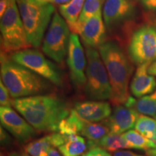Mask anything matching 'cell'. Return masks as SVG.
<instances>
[{"label":"cell","instance_id":"cell-20","mask_svg":"<svg viewBox=\"0 0 156 156\" xmlns=\"http://www.w3.org/2000/svg\"><path fill=\"white\" fill-rule=\"evenodd\" d=\"M85 0H71L65 5H60L58 11L62 17L73 30L77 24Z\"/></svg>","mask_w":156,"mask_h":156},{"label":"cell","instance_id":"cell-14","mask_svg":"<svg viewBox=\"0 0 156 156\" xmlns=\"http://www.w3.org/2000/svg\"><path fill=\"white\" fill-rule=\"evenodd\" d=\"M139 116L140 113L134 108L119 105L115 107L111 116L103 122L108 126L110 132L122 134L135 126Z\"/></svg>","mask_w":156,"mask_h":156},{"label":"cell","instance_id":"cell-16","mask_svg":"<svg viewBox=\"0 0 156 156\" xmlns=\"http://www.w3.org/2000/svg\"><path fill=\"white\" fill-rule=\"evenodd\" d=\"M151 64H140L136 70L130 84V90L134 97L142 98L155 90V77L148 73V68Z\"/></svg>","mask_w":156,"mask_h":156},{"label":"cell","instance_id":"cell-18","mask_svg":"<svg viewBox=\"0 0 156 156\" xmlns=\"http://www.w3.org/2000/svg\"><path fill=\"white\" fill-rule=\"evenodd\" d=\"M87 145L89 150L95 147H100L110 152H116L119 150L129 148L122 134H114L112 132L105 135L98 141L95 142L89 140L87 142Z\"/></svg>","mask_w":156,"mask_h":156},{"label":"cell","instance_id":"cell-22","mask_svg":"<svg viewBox=\"0 0 156 156\" xmlns=\"http://www.w3.org/2000/svg\"><path fill=\"white\" fill-rule=\"evenodd\" d=\"M108 133H110V129L103 122L102 123L91 122L83 119L80 134L87 140L98 141Z\"/></svg>","mask_w":156,"mask_h":156},{"label":"cell","instance_id":"cell-25","mask_svg":"<svg viewBox=\"0 0 156 156\" xmlns=\"http://www.w3.org/2000/svg\"><path fill=\"white\" fill-rule=\"evenodd\" d=\"M129 148L146 151L150 147V140L136 130H129L122 134Z\"/></svg>","mask_w":156,"mask_h":156},{"label":"cell","instance_id":"cell-24","mask_svg":"<svg viewBox=\"0 0 156 156\" xmlns=\"http://www.w3.org/2000/svg\"><path fill=\"white\" fill-rule=\"evenodd\" d=\"M105 2L106 0H85L77 24L72 30L73 33L77 27L83 24L87 20L95 15L103 13V8Z\"/></svg>","mask_w":156,"mask_h":156},{"label":"cell","instance_id":"cell-6","mask_svg":"<svg viewBox=\"0 0 156 156\" xmlns=\"http://www.w3.org/2000/svg\"><path fill=\"white\" fill-rule=\"evenodd\" d=\"M2 48L5 53H15L31 45L28 41L16 0H10L7 10L0 21Z\"/></svg>","mask_w":156,"mask_h":156},{"label":"cell","instance_id":"cell-17","mask_svg":"<svg viewBox=\"0 0 156 156\" xmlns=\"http://www.w3.org/2000/svg\"><path fill=\"white\" fill-rule=\"evenodd\" d=\"M124 106L134 108L142 115L155 116L156 114V89L151 94L140 98L138 100L129 96Z\"/></svg>","mask_w":156,"mask_h":156},{"label":"cell","instance_id":"cell-5","mask_svg":"<svg viewBox=\"0 0 156 156\" xmlns=\"http://www.w3.org/2000/svg\"><path fill=\"white\" fill-rule=\"evenodd\" d=\"M87 57L85 92L93 101L110 100L112 89L106 67L96 48L85 46Z\"/></svg>","mask_w":156,"mask_h":156},{"label":"cell","instance_id":"cell-30","mask_svg":"<svg viewBox=\"0 0 156 156\" xmlns=\"http://www.w3.org/2000/svg\"><path fill=\"white\" fill-rule=\"evenodd\" d=\"M141 3L147 10L156 11V0H141Z\"/></svg>","mask_w":156,"mask_h":156},{"label":"cell","instance_id":"cell-12","mask_svg":"<svg viewBox=\"0 0 156 156\" xmlns=\"http://www.w3.org/2000/svg\"><path fill=\"white\" fill-rule=\"evenodd\" d=\"M73 33L80 36L85 46L99 48L105 43L106 38V25L103 20V13L87 20L77 27Z\"/></svg>","mask_w":156,"mask_h":156},{"label":"cell","instance_id":"cell-2","mask_svg":"<svg viewBox=\"0 0 156 156\" xmlns=\"http://www.w3.org/2000/svg\"><path fill=\"white\" fill-rule=\"evenodd\" d=\"M112 89L111 102L115 106L125 104L128 100L129 84L132 66L119 45L113 41L103 43L98 48Z\"/></svg>","mask_w":156,"mask_h":156},{"label":"cell","instance_id":"cell-4","mask_svg":"<svg viewBox=\"0 0 156 156\" xmlns=\"http://www.w3.org/2000/svg\"><path fill=\"white\" fill-rule=\"evenodd\" d=\"M28 41L39 47L55 13L53 4L46 0H16Z\"/></svg>","mask_w":156,"mask_h":156},{"label":"cell","instance_id":"cell-26","mask_svg":"<svg viewBox=\"0 0 156 156\" xmlns=\"http://www.w3.org/2000/svg\"><path fill=\"white\" fill-rule=\"evenodd\" d=\"M134 128L140 134L150 139L156 132V119L145 115H140Z\"/></svg>","mask_w":156,"mask_h":156},{"label":"cell","instance_id":"cell-11","mask_svg":"<svg viewBox=\"0 0 156 156\" xmlns=\"http://www.w3.org/2000/svg\"><path fill=\"white\" fill-rule=\"evenodd\" d=\"M1 126L17 140L20 143H25L36 136V129L25 118L20 116L12 107L0 108Z\"/></svg>","mask_w":156,"mask_h":156},{"label":"cell","instance_id":"cell-33","mask_svg":"<svg viewBox=\"0 0 156 156\" xmlns=\"http://www.w3.org/2000/svg\"><path fill=\"white\" fill-rule=\"evenodd\" d=\"M10 2V0H1L0 2V16H2L7 10Z\"/></svg>","mask_w":156,"mask_h":156},{"label":"cell","instance_id":"cell-7","mask_svg":"<svg viewBox=\"0 0 156 156\" xmlns=\"http://www.w3.org/2000/svg\"><path fill=\"white\" fill-rule=\"evenodd\" d=\"M70 28L63 17L55 12L43 39L44 53L57 63H62L67 55Z\"/></svg>","mask_w":156,"mask_h":156},{"label":"cell","instance_id":"cell-23","mask_svg":"<svg viewBox=\"0 0 156 156\" xmlns=\"http://www.w3.org/2000/svg\"><path fill=\"white\" fill-rule=\"evenodd\" d=\"M54 147L51 134L29 142L24 151L31 156H48L51 148Z\"/></svg>","mask_w":156,"mask_h":156},{"label":"cell","instance_id":"cell-13","mask_svg":"<svg viewBox=\"0 0 156 156\" xmlns=\"http://www.w3.org/2000/svg\"><path fill=\"white\" fill-rule=\"evenodd\" d=\"M134 12V5L128 0H106L103 8V17L106 28L112 29Z\"/></svg>","mask_w":156,"mask_h":156},{"label":"cell","instance_id":"cell-9","mask_svg":"<svg viewBox=\"0 0 156 156\" xmlns=\"http://www.w3.org/2000/svg\"><path fill=\"white\" fill-rule=\"evenodd\" d=\"M129 54L138 66L156 61V27L145 25L137 29L130 40Z\"/></svg>","mask_w":156,"mask_h":156},{"label":"cell","instance_id":"cell-19","mask_svg":"<svg viewBox=\"0 0 156 156\" xmlns=\"http://www.w3.org/2000/svg\"><path fill=\"white\" fill-rule=\"evenodd\" d=\"M88 149L87 142L78 134L66 136V142L58 147L62 156H81Z\"/></svg>","mask_w":156,"mask_h":156},{"label":"cell","instance_id":"cell-39","mask_svg":"<svg viewBox=\"0 0 156 156\" xmlns=\"http://www.w3.org/2000/svg\"><path fill=\"white\" fill-rule=\"evenodd\" d=\"M128 1H131L132 2V1H133V0H128Z\"/></svg>","mask_w":156,"mask_h":156},{"label":"cell","instance_id":"cell-1","mask_svg":"<svg viewBox=\"0 0 156 156\" xmlns=\"http://www.w3.org/2000/svg\"><path fill=\"white\" fill-rule=\"evenodd\" d=\"M12 106L39 132H56L70 114L69 106L54 95H37L12 101Z\"/></svg>","mask_w":156,"mask_h":156},{"label":"cell","instance_id":"cell-27","mask_svg":"<svg viewBox=\"0 0 156 156\" xmlns=\"http://www.w3.org/2000/svg\"><path fill=\"white\" fill-rule=\"evenodd\" d=\"M10 96L11 95L8 89L4 85L2 81L0 80V104H1V106H12L13 100L10 98Z\"/></svg>","mask_w":156,"mask_h":156},{"label":"cell","instance_id":"cell-29","mask_svg":"<svg viewBox=\"0 0 156 156\" xmlns=\"http://www.w3.org/2000/svg\"><path fill=\"white\" fill-rule=\"evenodd\" d=\"M150 147L145 151L147 156H156V132L149 139Z\"/></svg>","mask_w":156,"mask_h":156},{"label":"cell","instance_id":"cell-3","mask_svg":"<svg viewBox=\"0 0 156 156\" xmlns=\"http://www.w3.org/2000/svg\"><path fill=\"white\" fill-rule=\"evenodd\" d=\"M1 80L12 98L41 94L48 88L43 77L28 68L13 62L5 52H1Z\"/></svg>","mask_w":156,"mask_h":156},{"label":"cell","instance_id":"cell-10","mask_svg":"<svg viewBox=\"0 0 156 156\" xmlns=\"http://www.w3.org/2000/svg\"><path fill=\"white\" fill-rule=\"evenodd\" d=\"M86 53L83 49L79 36L75 33L70 35L68 46L67 63L69 67L70 80L76 87H85L86 83Z\"/></svg>","mask_w":156,"mask_h":156},{"label":"cell","instance_id":"cell-8","mask_svg":"<svg viewBox=\"0 0 156 156\" xmlns=\"http://www.w3.org/2000/svg\"><path fill=\"white\" fill-rule=\"evenodd\" d=\"M10 58L56 86L63 85V77L59 69L38 50L27 48L20 51L12 54Z\"/></svg>","mask_w":156,"mask_h":156},{"label":"cell","instance_id":"cell-34","mask_svg":"<svg viewBox=\"0 0 156 156\" xmlns=\"http://www.w3.org/2000/svg\"><path fill=\"white\" fill-rule=\"evenodd\" d=\"M148 73L150 75L156 77V61L153 62V63L151 64V65L149 66L148 68Z\"/></svg>","mask_w":156,"mask_h":156},{"label":"cell","instance_id":"cell-38","mask_svg":"<svg viewBox=\"0 0 156 156\" xmlns=\"http://www.w3.org/2000/svg\"><path fill=\"white\" fill-rule=\"evenodd\" d=\"M1 156H12V154H8V155H5V153H2V152Z\"/></svg>","mask_w":156,"mask_h":156},{"label":"cell","instance_id":"cell-15","mask_svg":"<svg viewBox=\"0 0 156 156\" xmlns=\"http://www.w3.org/2000/svg\"><path fill=\"white\" fill-rule=\"evenodd\" d=\"M75 111L80 117L87 122H98L104 121L111 116L112 108L104 101H88L77 103Z\"/></svg>","mask_w":156,"mask_h":156},{"label":"cell","instance_id":"cell-37","mask_svg":"<svg viewBox=\"0 0 156 156\" xmlns=\"http://www.w3.org/2000/svg\"><path fill=\"white\" fill-rule=\"evenodd\" d=\"M12 156H31L27 153H11Z\"/></svg>","mask_w":156,"mask_h":156},{"label":"cell","instance_id":"cell-28","mask_svg":"<svg viewBox=\"0 0 156 156\" xmlns=\"http://www.w3.org/2000/svg\"><path fill=\"white\" fill-rule=\"evenodd\" d=\"M0 142H1L2 147L3 148L9 147L12 145V142L8 132L2 126L0 128Z\"/></svg>","mask_w":156,"mask_h":156},{"label":"cell","instance_id":"cell-40","mask_svg":"<svg viewBox=\"0 0 156 156\" xmlns=\"http://www.w3.org/2000/svg\"><path fill=\"white\" fill-rule=\"evenodd\" d=\"M155 119H156V114H155Z\"/></svg>","mask_w":156,"mask_h":156},{"label":"cell","instance_id":"cell-35","mask_svg":"<svg viewBox=\"0 0 156 156\" xmlns=\"http://www.w3.org/2000/svg\"><path fill=\"white\" fill-rule=\"evenodd\" d=\"M48 2L53 4V5H65L68 2H69L71 0H46Z\"/></svg>","mask_w":156,"mask_h":156},{"label":"cell","instance_id":"cell-31","mask_svg":"<svg viewBox=\"0 0 156 156\" xmlns=\"http://www.w3.org/2000/svg\"><path fill=\"white\" fill-rule=\"evenodd\" d=\"M96 156H113L106 150L103 149L100 147H95L90 149Z\"/></svg>","mask_w":156,"mask_h":156},{"label":"cell","instance_id":"cell-36","mask_svg":"<svg viewBox=\"0 0 156 156\" xmlns=\"http://www.w3.org/2000/svg\"><path fill=\"white\" fill-rule=\"evenodd\" d=\"M48 156H62V155L61 154H60V152L57 151V150L56 149V147H52L49 151Z\"/></svg>","mask_w":156,"mask_h":156},{"label":"cell","instance_id":"cell-21","mask_svg":"<svg viewBox=\"0 0 156 156\" xmlns=\"http://www.w3.org/2000/svg\"><path fill=\"white\" fill-rule=\"evenodd\" d=\"M83 124V119L73 109L71 110L69 116L60 122L57 132L65 136L80 134Z\"/></svg>","mask_w":156,"mask_h":156},{"label":"cell","instance_id":"cell-32","mask_svg":"<svg viewBox=\"0 0 156 156\" xmlns=\"http://www.w3.org/2000/svg\"><path fill=\"white\" fill-rule=\"evenodd\" d=\"M113 156H142V155H139V154H136L132 151L119 150V151L114 152V153H113Z\"/></svg>","mask_w":156,"mask_h":156}]
</instances>
